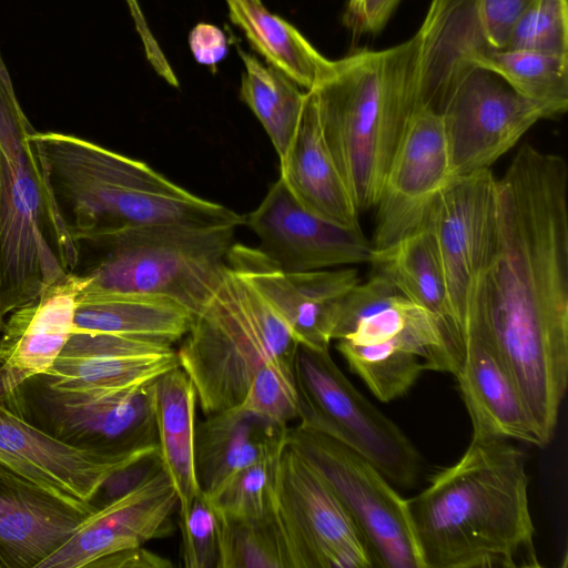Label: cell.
<instances>
[{"instance_id": "1", "label": "cell", "mask_w": 568, "mask_h": 568, "mask_svg": "<svg viewBox=\"0 0 568 568\" xmlns=\"http://www.w3.org/2000/svg\"><path fill=\"white\" fill-rule=\"evenodd\" d=\"M496 197L495 250L466 321L488 333L545 447L568 384L565 159L524 144L497 179Z\"/></svg>"}, {"instance_id": "2", "label": "cell", "mask_w": 568, "mask_h": 568, "mask_svg": "<svg viewBox=\"0 0 568 568\" xmlns=\"http://www.w3.org/2000/svg\"><path fill=\"white\" fill-rule=\"evenodd\" d=\"M528 486L526 455L513 440L471 437L407 499L424 568L538 567Z\"/></svg>"}, {"instance_id": "3", "label": "cell", "mask_w": 568, "mask_h": 568, "mask_svg": "<svg viewBox=\"0 0 568 568\" xmlns=\"http://www.w3.org/2000/svg\"><path fill=\"white\" fill-rule=\"evenodd\" d=\"M33 138L79 246L148 226L237 227L245 223L243 215L194 195L140 160L73 134L36 131Z\"/></svg>"}, {"instance_id": "4", "label": "cell", "mask_w": 568, "mask_h": 568, "mask_svg": "<svg viewBox=\"0 0 568 568\" xmlns=\"http://www.w3.org/2000/svg\"><path fill=\"white\" fill-rule=\"evenodd\" d=\"M422 37L332 60L314 93L332 158L358 212L375 207L383 181L420 100Z\"/></svg>"}, {"instance_id": "5", "label": "cell", "mask_w": 568, "mask_h": 568, "mask_svg": "<svg viewBox=\"0 0 568 568\" xmlns=\"http://www.w3.org/2000/svg\"><path fill=\"white\" fill-rule=\"evenodd\" d=\"M34 132L0 51V329L80 258Z\"/></svg>"}, {"instance_id": "6", "label": "cell", "mask_w": 568, "mask_h": 568, "mask_svg": "<svg viewBox=\"0 0 568 568\" xmlns=\"http://www.w3.org/2000/svg\"><path fill=\"white\" fill-rule=\"evenodd\" d=\"M176 349L204 415L236 407L271 366L295 382L298 342L266 300L227 265Z\"/></svg>"}, {"instance_id": "7", "label": "cell", "mask_w": 568, "mask_h": 568, "mask_svg": "<svg viewBox=\"0 0 568 568\" xmlns=\"http://www.w3.org/2000/svg\"><path fill=\"white\" fill-rule=\"evenodd\" d=\"M235 229L126 230L90 245L99 256L84 274L91 286L168 298L194 315L221 282Z\"/></svg>"}, {"instance_id": "8", "label": "cell", "mask_w": 568, "mask_h": 568, "mask_svg": "<svg viewBox=\"0 0 568 568\" xmlns=\"http://www.w3.org/2000/svg\"><path fill=\"white\" fill-rule=\"evenodd\" d=\"M298 425L346 445L397 487L417 484L422 456L407 435L344 375L329 349L298 345L295 359Z\"/></svg>"}, {"instance_id": "9", "label": "cell", "mask_w": 568, "mask_h": 568, "mask_svg": "<svg viewBox=\"0 0 568 568\" xmlns=\"http://www.w3.org/2000/svg\"><path fill=\"white\" fill-rule=\"evenodd\" d=\"M156 378L122 389L52 385L33 376L0 402L31 426L63 443L109 453L158 447Z\"/></svg>"}, {"instance_id": "10", "label": "cell", "mask_w": 568, "mask_h": 568, "mask_svg": "<svg viewBox=\"0 0 568 568\" xmlns=\"http://www.w3.org/2000/svg\"><path fill=\"white\" fill-rule=\"evenodd\" d=\"M286 445L324 478L358 530L373 567L424 568L407 499L366 458L346 445L298 424Z\"/></svg>"}, {"instance_id": "11", "label": "cell", "mask_w": 568, "mask_h": 568, "mask_svg": "<svg viewBox=\"0 0 568 568\" xmlns=\"http://www.w3.org/2000/svg\"><path fill=\"white\" fill-rule=\"evenodd\" d=\"M273 514L287 568H374L339 499L288 445L278 459Z\"/></svg>"}, {"instance_id": "12", "label": "cell", "mask_w": 568, "mask_h": 568, "mask_svg": "<svg viewBox=\"0 0 568 568\" xmlns=\"http://www.w3.org/2000/svg\"><path fill=\"white\" fill-rule=\"evenodd\" d=\"M452 178L490 169L539 120L544 109L511 89L499 75L469 67L438 111Z\"/></svg>"}, {"instance_id": "13", "label": "cell", "mask_w": 568, "mask_h": 568, "mask_svg": "<svg viewBox=\"0 0 568 568\" xmlns=\"http://www.w3.org/2000/svg\"><path fill=\"white\" fill-rule=\"evenodd\" d=\"M496 185L490 169L453 178L427 217L450 308L463 337L467 313L495 250Z\"/></svg>"}, {"instance_id": "14", "label": "cell", "mask_w": 568, "mask_h": 568, "mask_svg": "<svg viewBox=\"0 0 568 568\" xmlns=\"http://www.w3.org/2000/svg\"><path fill=\"white\" fill-rule=\"evenodd\" d=\"M452 179L442 118L422 105L386 171L375 205L373 250L387 248L422 227Z\"/></svg>"}, {"instance_id": "15", "label": "cell", "mask_w": 568, "mask_h": 568, "mask_svg": "<svg viewBox=\"0 0 568 568\" xmlns=\"http://www.w3.org/2000/svg\"><path fill=\"white\" fill-rule=\"evenodd\" d=\"M245 224L257 248L284 272H308L369 263L372 243L362 230L343 227L305 210L278 179Z\"/></svg>"}, {"instance_id": "16", "label": "cell", "mask_w": 568, "mask_h": 568, "mask_svg": "<svg viewBox=\"0 0 568 568\" xmlns=\"http://www.w3.org/2000/svg\"><path fill=\"white\" fill-rule=\"evenodd\" d=\"M178 496L162 466L95 509L38 568H94L115 552L170 536Z\"/></svg>"}, {"instance_id": "17", "label": "cell", "mask_w": 568, "mask_h": 568, "mask_svg": "<svg viewBox=\"0 0 568 568\" xmlns=\"http://www.w3.org/2000/svg\"><path fill=\"white\" fill-rule=\"evenodd\" d=\"M227 266L274 308L300 345L329 348L334 302L356 285V268L284 272L257 247L233 243Z\"/></svg>"}, {"instance_id": "18", "label": "cell", "mask_w": 568, "mask_h": 568, "mask_svg": "<svg viewBox=\"0 0 568 568\" xmlns=\"http://www.w3.org/2000/svg\"><path fill=\"white\" fill-rule=\"evenodd\" d=\"M85 274L67 273L34 300L16 308L0 332V397L44 374L68 343Z\"/></svg>"}, {"instance_id": "19", "label": "cell", "mask_w": 568, "mask_h": 568, "mask_svg": "<svg viewBox=\"0 0 568 568\" xmlns=\"http://www.w3.org/2000/svg\"><path fill=\"white\" fill-rule=\"evenodd\" d=\"M0 449L33 467L57 491L82 507L94 505L110 475L159 456V448L109 453L63 443L31 426L1 402Z\"/></svg>"}, {"instance_id": "20", "label": "cell", "mask_w": 568, "mask_h": 568, "mask_svg": "<svg viewBox=\"0 0 568 568\" xmlns=\"http://www.w3.org/2000/svg\"><path fill=\"white\" fill-rule=\"evenodd\" d=\"M473 438H505L542 447L523 396L483 325L468 318L456 374Z\"/></svg>"}, {"instance_id": "21", "label": "cell", "mask_w": 568, "mask_h": 568, "mask_svg": "<svg viewBox=\"0 0 568 568\" xmlns=\"http://www.w3.org/2000/svg\"><path fill=\"white\" fill-rule=\"evenodd\" d=\"M280 179L308 212L361 230L359 212L323 136L315 95L307 91L300 124L284 158Z\"/></svg>"}, {"instance_id": "22", "label": "cell", "mask_w": 568, "mask_h": 568, "mask_svg": "<svg viewBox=\"0 0 568 568\" xmlns=\"http://www.w3.org/2000/svg\"><path fill=\"white\" fill-rule=\"evenodd\" d=\"M287 426L237 407L205 415L195 427V471L211 497L242 469L281 455Z\"/></svg>"}, {"instance_id": "23", "label": "cell", "mask_w": 568, "mask_h": 568, "mask_svg": "<svg viewBox=\"0 0 568 568\" xmlns=\"http://www.w3.org/2000/svg\"><path fill=\"white\" fill-rule=\"evenodd\" d=\"M418 32L422 105L438 112L457 79L468 69L467 60L488 47L478 22L477 0H433Z\"/></svg>"}, {"instance_id": "24", "label": "cell", "mask_w": 568, "mask_h": 568, "mask_svg": "<svg viewBox=\"0 0 568 568\" xmlns=\"http://www.w3.org/2000/svg\"><path fill=\"white\" fill-rule=\"evenodd\" d=\"M179 366L176 349L132 355L98 335L71 334L49 371L52 385L83 389H122L141 385Z\"/></svg>"}, {"instance_id": "25", "label": "cell", "mask_w": 568, "mask_h": 568, "mask_svg": "<svg viewBox=\"0 0 568 568\" xmlns=\"http://www.w3.org/2000/svg\"><path fill=\"white\" fill-rule=\"evenodd\" d=\"M193 315L168 298L119 293L87 284L80 292L72 333H102L173 345L187 333Z\"/></svg>"}, {"instance_id": "26", "label": "cell", "mask_w": 568, "mask_h": 568, "mask_svg": "<svg viewBox=\"0 0 568 568\" xmlns=\"http://www.w3.org/2000/svg\"><path fill=\"white\" fill-rule=\"evenodd\" d=\"M91 513L0 489V568H38Z\"/></svg>"}, {"instance_id": "27", "label": "cell", "mask_w": 568, "mask_h": 568, "mask_svg": "<svg viewBox=\"0 0 568 568\" xmlns=\"http://www.w3.org/2000/svg\"><path fill=\"white\" fill-rule=\"evenodd\" d=\"M369 263L405 297L430 313L463 356L464 337L450 308L436 240L428 221L394 245L373 250Z\"/></svg>"}, {"instance_id": "28", "label": "cell", "mask_w": 568, "mask_h": 568, "mask_svg": "<svg viewBox=\"0 0 568 568\" xmlns=\"http://www.w3.org/2000/svg\"><path fill=\"white\" fill-rule=\"evenodd\" d=\"M197 395L187 374L176 366L155 381V424L159 458L185 509L201 493L195 471Z\"/></svg>"}, {"instance_id": "29", "label": "cell", "mask_w": 568, "mask_h": 568, "mask_svg": "<svg viewBox=\"0 0 568 568\" xmlns=\"http://www.w3.org/2000/svg\"><path fill=\"white\" fill-rule=\"evenodd\" d=\"M230 21L256 53L304 91L315 88L331 65L291 22L272 12L263 0H225Z\"/></svg>"}, {"instance_id": "30", "label": "cell", "mask_w": 568, "mask_h": 568, "mask_svg": "<svg viewBox=\"0 0 568 568\" xmlns=\"http://www.w3.org/2000/svg\"><path fill=\"white\" fill-rule=\"evenodd\" d=\"M436 339L432 328L417 324L399 336L372 345L337 341L336 349L374 394L388 403L404 396L426 371L434 356Z\"/></svg>"}, {"instance_id": "31", "label": "cell", "mask_w": 568, "mask_h": 568, "mask_svg": "<svg viewBox=\"0 0 568 568\" xmlns=\"http://www.w3.org/2000/svg\"><path fill=\"white\" fill-rule=\"evenodd\" d=\"M467 67H480L499 75L520 95L540 105L546 119L568 109V54L519 49L483 48Z\"/></svg>"}, {"instance_id": "32", "label": "cell", "mask_w": 568, "mask_h": 568, "mask_svg": "<svg viewBox=\"0 0 568 568\" xmlns=\"http://www.w3.org/2000/svg\"><path fill=\"white\" fill-rule=\"evenodd\" d=\"M243 62L240 97L257 118L282 160L301 121L307 91L254 54L237 48Z\"/></svg>"}, {"instance_id": "33", "label": "cell", "mask_w": 568, "mask_h": 568, "mask_svg": "<svg viewBox=\"0 0 568 568\" xmlns=\"http://www.w3.org/2000/svg\"><path fill=\"white\" fill-rule=\"evenodd\" d=\"M217 568H287L274 514L239 519L217 513Z\"/></svg>"}, {"instance_id": "34", "label": "cell", "mask_w": 568, "mask_h": 568, "mask_svg": "<svg viewBox=\"0 0 568 568\" xmlns=\"http://www.w3.org/2000/svg\"><path fill=\"white\" fill-rule=\"evenodd\" d=\"M280 456L260 460L235 474L209 497L215 510L225 517L239 519L272 515Z\"/></svg>"}, {"instance_id": "35", "label": "cell", "mask_w": 568, "mask_h": 568, "mask_svg": "<svg viewBox=\"0 0 568 568\" xmlns=\"http://www.w3.org/2000/svg\"><path fill=\"white\" fill-rule=\"evenodd\" d=\"M505 49L568 54L567 0H531L515 23Z\"/></svg>"}, {"instance_id": "36", "label": "cell", "mask_w": 568, "mask_h": 568, "mask_svg": "<svg viewBox=\"0 0 568 568\" xmlns=\"http://www.w3.org/2000/svg\"><path fill=\"white\" fill-rule=\"evenodd\" d=\"M181 559L185 568H217L219 518L209 497L201 490L185 509L178 510Z\"/></svg>"}, {"instance_id": "37", "label": "cell", "mask_w": 568, "mask_h": 568, "mask_svg": "<svg viewBox=\"0 0 568 568\" xmlns=\"http://www.w3.org/2000/svg\"><path fill=\"white\" fill-rule=\"evenodd\" d=\"M400 294L385 275L376 271L368 281L358 282L333 304L332 341L344 338L357 322L389 304Z\"/></svg>"}, {"instance_id": "38", "label": "cell", "mask_w": 568, "mask_h": 568, "mask_svg": "<svg viewBox=\"0 0 568 568\" xmlns=\"http://www.w3.org/2000/svg\"><path fill=\"white\" fill-rule=\"evenodd\" d=\"M240 409L265 417L278 425L288 426L298 419V400L295 382L274 367L263 368L252 381Z\"/></svg>"}, {"instance_id": "39", "label": "cell", "mask_w": 568, "mask_h": 568, "mask_svg": "<svg viewBox=\"0 0 568 568\" xmlns=\"http://www.w3.org/2000/svg\"><path fill=\"white\" fill-rule=\"evenodd\" d=\"M531 0H477L479 27L488 48L505 49L511 30Z\"/></svg>"}, {"instance_id": "40", "label": "cell", "mask_w": 568, "mask_h": 568, "mask_svg": "<svg viewBox=\"0 0 568 568\" xmlns=\"http://www.w3.org/2000/svg\"><path fill=\"white\" fill-rule=\"evenodd\" d=\"M400 0H348L344 23L354 34L378 33Z\"/></svg>"}, {"instance_id": "41", "label": "cell", "mask_w": 568, "mask_h": 568, "mask_svg": "<svg viewBox=\"0 0 568 568\" xmlns=\"http://www.w3.org/2000/svg\"><path fill=\"white\" fill-rule=\"evenodd\" d=\"M190 50L197 63L215 65L227 54L224 32L212 23H197L189 36Z\"/></svg>"}, {"instance_id": "42", "label": "cell", "mask_w": 568, "mask_h": 568, "mask_svg": "<svg viewBox=\"0 0 568 568\" xmlns=\"http://www.w3.org/2000/svg\"><path fill=\"white\" fill-rule=\"evenodd\" d=\"M135 24V29L140 34L143 43L146 59L155 72L165 80L170 85L179 88V80L173 69L171 68L166 57L161 50L156 39L153 37L149 28L146 19L141 10L138 0H125Z\"/></svg>"}, {"instance_id": "43", "label": "cell", "mask_w": 568, "mask_h": 568, "mask_svg": "<svg viewBox=\"0 0 568 568\" xmlns=\"http://www.w3.org/2000/svg\"><path fill=\"white\" fill-rule=\"evenodd\" d=\"M172 562L143 546L125 549L100 560L94 568H168Z\"/></svg>"}, {"instance_id": "44", "label": "cell", "mask_w": 568, "mask_h": 568, "mask_svg": "<svg viewBox=\"0 0 568 568\" xmlns=\"http://www.w3.org/2000/svg\"><path fill=\"white\" fill-rule=\"evenodd\" d=\"M0 332H1V329H0Z\"/></svg>"}]
</instances>
